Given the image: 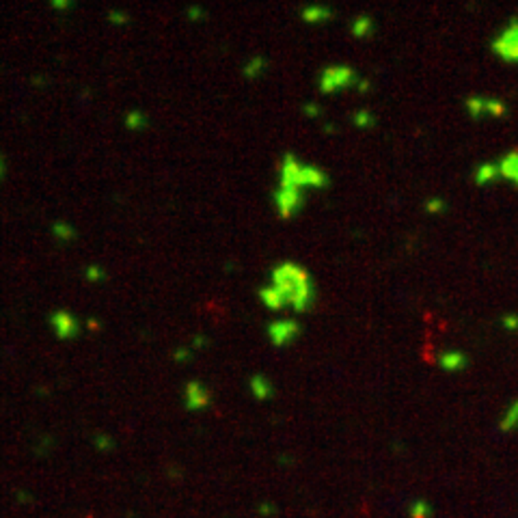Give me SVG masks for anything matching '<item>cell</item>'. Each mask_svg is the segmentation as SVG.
<instances>
[{
	"label": "cell",
	"instance_id": "obj_1",
	"mask_svg": "<svg viewBox=\"0 0 518 518\" xmlns=\"http://www.w3.org/2000/svg\"><path fill=\"white\" fill-rule=\"evenodd\" d=\"M272 288L283 296L285 307L302 313L313 305V281L302 266L294 261H285L272 270Z\"/></svg>",
	"mask_w": 518,
	"mask_h": 518
},
{
	"label": "cell",
	"instance_id": "obj_2",
	"mask_svg": "<svg viewBox=\"0 0 518 518\" xmlns=\"http://www.w3.org/2000/svg\"><path fill=\"white\" fill-rule=\"evenodd\" d=\"M359 78L361 76L348 65H329L322 69V74H320V91L329 95L344 91V89L356 86Z\"/></svg>",
	"mask_w": 518,
	"mask_h": 518
},
{
	"label": "cell",
	"instance_id": "obj_3",
	"mask_svg": "<svg viewBox=\"0 0 518 518\" xmlns=\"http://www.w3.org/2000/svg\"><path fill=\"white\" fill-rule=\"evenodd\" d=\"M492 52L503 63H518V17H510L508 26L490 44Z\"/></svg>",
	"mask_w": 518,
	"mask_h": 518
},
{
	"label": "cell",
	"instance_id": "obj_4",
	"mask_svg": "<svg viewBox=\"0 0 518 518\" xmlns=\"http://www.w3.org/2000/svg\"><path fill=\"white\" fill-rule=\"evenodd\" d=\"M275 205H277V214L283 219H294L296 214L300 212V207L305 205V192L298 188H281L275 192Z\"/></svg>",
	"mask_w": 518,
	"mask_h": 518
},
{
	"label": "cell",
	"instance_id": "obj_5",
	"mask_svg": "<svg viewBox=\"0 0 518 518\" xmlns=\"http://www.w3.org/2000/svg\"><path fill=\"white\" fill-rule=\"evenodd\" d=\"M268 335H270L272 346L285 348L300 335V324L294 322V320H277V322L268 326Z\"/></svg>",
	"mask_w": 518,
	"mask_h": 518
},
{
	"label": "cell",
	"instance_id": "obj_6",
	"mask_svg": "<svg viewBox=\"0 0 518 518\" xmlns=\"http://www.w3.org/2000/svg\"><path fill=\"white\" fill-rule=\"evenodd\" d=\"M50 324H52V329H55L57 337L63 339V342H65V339H74L78 335V331H80L78 320L69 311H55L50 317Z\"/></svg>",
	"mask_w": 518,
	"mask_h": 518
},
{
	"label": "cell",
	"instance_id": "obj_7",
	"mask_svg": "<svg viewBox=\"0 0 518 518\" xmlns=\"http://www.w3.org/2000/svg\"><path fill=\"white\" fill-rule=\"evenodd\" d=\"M329 184H331V180H329V175L322 169L302 165V171H300V188L324 190V188H329Z\"/></svg>",
	"mask_w": 518,
	"mask_h": 518
},
{
	"label": "cell",
	"instance_id": "obj_8",
	"mask_svg": "<svg viewBox=\"0 0 518 518\" xmlns=\"http://www.w3.org/2000/svg\"><path fill=\"white\" fill-rule=\"evenodd\" d=\"M210 404V393L201 382H188L186 385V408L188 410H203Z\"/></svg>",
	"mask_w": 518,
	"mask_h": 518
},
{
	"label": "cell",
	"instance_id": "obj_9",
	"mask_svg": "<svg viewBox=\"0 0 518 518\" xmlns=\"http://www.w3.org/2000/svg\"><path fill=\"white\" fill-rule=\"evenodd\" d=\"M438 365L445 371H460V369H464L469 365V359L458 350H447V352H443L438 356Z\"/></svg>",
	"mask_w": 518,
	"mask_h": 518
},
{
	"label": "cell",
	"instance_id": "obj_10",
	"mask_svg": "<svg viewBox=\"0 0 518 518\" xmlns=\"http://www.w3.org/2000/svg\"><path fill=\"white\" fill-rule=\"evenodd\" d=\"M499 177H501V167H499V163H484V165H479L477 171H475V184L477 186H488V184L497 182Z\"/></svg>",
	"mask_w": 518,
	"mask_h": 518
},
{
	"label": "cell",
	"instance_id": "obj_11",
	"mask_svg": "<svg viewBox=\"0 0 518 518\" xmlns=\"http://www.w3.org/2000/svg\"><path fill=\"white\" fill-rule=\"evenodd\" d=\"M333 15H335V11L331 7H324V5H309V7L302 9V20L309 22V24L329 22Z\"/></svg>",
	"mask_w": 518,
	"mask_h": 518
},
{
	"label": "cell",
	"instance_id": "obj_12",
	"mask_svg": "<svg viewBox=\"0 0 518 518\" xmlns=\"http://www.w3.org/2000/svg\"><path fill=\"white\" fill-rule=\"evenodd\" d=\"M499 167H501V177L514 182L518 186V149L506 154L501 160H499Z\"/></svg>",
	"mask_w": 518,
	"mask_h": 518
},
{
	"label": "cell",
	"instance_id": "obj_13",
	"mask_svg": "<svg viewBox=\"0 0 518 518\" xmlns=\"http://www.w3.org/2000/svg\"><path fill=\"white\" fill-rule=\"evenodd\" d=\"M259 300L263 302V307H268L270 311H281L285 307V300L283 296L272 288V285H268V288L259 290Z\"/></svg>",
	"mask_w": 518,
	"mask_h": 518
},
{
	"label": "cell",
	"instance_id": "obj_14",
	"mask_svg": "<svg viewBox=\"0 0 518 518\" xmlns=\"http://www.w3.org/2000/svg\"><path fill=\"white\" fill-rule=\"evenodd\" d=\"M251 391H253V396H255L257 400H268V398H272L275 387H272V382L268 380L266 376H253V380H251Z\"/></svg>",
	"mask_w": 518,
	"mask_h": 518
},
{
	"label": "cell",
	"instance_id": "obj_15",
	"mask_svg": "<svg viewBox=\"0 0 518 518\" xmlns=\"http://www.w3.org/2000/svg\"><path fill=\"white\" fill-rule=\"evenodd\" d=\"M486 102H488V98H481V95H471L467 100V113L471 115L473 121H479V119L488 117L486 115Z\"/></svg>",
	"mask_w": 518,
	"mask_h": 518
},
{
	"label": "cell",
	"instance_id": "obj_16",
	"mask_svg": "<svg viewBox=\"0 0 518 518\" xmlns=\"http://www.w3.org/2000/svg\"><path fill=\"white\" fill-rule=\"evenodd\" d=\"M371 33H373V20L369 15H359L352 22V35H354V37L363 39V37H369Z\"/></svg>",
	"mask_w": 518,
	"mask_h": 518
},
{
	"label": "cell",
	"instance_id": "obj_17",
	"mask_svg": "<svg viewBox=\"0 0 518 518\" xmlns=\"http://www.w3.org/2000/svg\"><path fill=\"white\" fill-rule=\"evenodd\" d=\"M266 67H268V63H266V59L263 57H253L251 61H248L246 65H244V69H242V74L246 76V78H259L263 71H266Z\"/></svg>",
	"mask_w": 518,
	"mask_h": 518
},
{
	"label": "cell",
	"instance_id": "obj_18",
	"mask_svg": "<svg viewBox=\"0 0 518 518\" xmlns=\"http://www.w3.org/2000/svg\"><path fill=\"white\" fill-rule=\"evenodd\" d=\"M516 427H518V400H514L510 404L508 413H506V417L501 421V430L503 432H512V430H516Z\"/></svg>",
	"mask_w": 518,
	"mask_h": 518
},
{
	"label": "cell",
	"instance_id": "obj_19",
	"mask_svg": "<svg viewBox=\"0 0 518 518\" xmlns=\"http://www.w3.org/2000/svg\"><path fill=\"white\" fill-rule=\"evenodd\" d=\"M352 121H354V126L356 128H373L376 126V117H373L369 111H356L354 113V117H352Z\"/></svg>",
	"mask_w": 518,
	"mask_h": 518
},
{
	"label": "cell",
	"instance_id": "obj_20",
	"mask_svg": "<svg viewBox=\"0 0 518 518\" xmlns=\"http://www.w3.org/2000/svg\"><path fill=\"white\" fill-rule=\"evenodd\" d=\"M506 113H508V106H506V102H501V100H494V98H488V102H486V115L488 117H506Z\"/></svg>",
	"mask_w": 518,
	"mask_h": 518
},
{
	"label": "cell",
	"instance_id": "obj_21",
	"mask_svg": "<svg viewBox=\"0 0 518 518\" xmlns=\"http://www.w3.org/2000/svg\"><path fill=\"white\" fill-rule=\"evenodd\" d=\"M445 210H447V203H445L443 199H438V196H432V199L425 201V212H430V214H441V212H445Z\"/></svg>",
	"mask_w": 518,
	"mask_h": 518
},
{
	"label": "cell",
	"instance_id": "obj_22",
	"mask_svg": "<svg viewBox=\"0 0 518 518\" xmlns=\"http://www.w3.org/2000/svg\"><path fill=\"white\" fill-rule=\"evenodd\" d=\"M501 324L508 329V331H512V333H516L518 331V313H510V315H503L501 317Z\"/></svg>",
	"mask_w": 518,
	"mask_h": 518
},
{
	"label": "cell",
	"instance_id": "obj_23",
	"mask_svg": "<svg viewBox=\"0 0 518 518\" xmlns=\"http://www.w3.org/2000/svg\"><path fill=\"white\" fill-rule=\"evenodd\" d=\"M142 126H145V117H142L140 113H132V115H128V128L136 130V128H142Z\"/></svg>",
	"mask_w": 518,
	"mask_h": 518
},
{
	"label": "cell",
	"instance_id": "obj_24",
	"mask_svg": "<svg viewBox=\"0 0 518 518\" xmlns=\"http://www.w3.org/2000/svg\"><path fill=\"white\" fill-rule=\"evenodd\" d=\"M55 234L61 236L63 240H71V238H74V231L69 229V225H57L55 227Z\"/></svg>",
	"mask_w": 518,
	"mask_h": 518
},
{
	"label": "cell",
	"instance_id": "obj_25",
	"mask_svg": "<svg viewBox=\"0 0 518 518\" xmlns=\"http://www.w3.org/2000/svg\"><path fill=\"white\" fill-rule=\"evenodd\" d=\"M356 91H359V93H367L369 91V80L367 78H359V82H356Z\"/></svg>",
	"mask_w": 518,
	"mask_h": 518
},
{
	"label": "cell",
	"instance_id": "obj_26",
	"mask_svg": "<svg viewBox=\"0 0 518 518\" xmlns=\"http://www.w3.org/2000/svg\"><path fill=\"white\" fill-rule=\"evenodd\" d=\"M305 115L309 117H320V109L315 104H305Z\"/></svg>",
	"mask_w": 518,
	"mask_h": 518
},
{
	"label": "cell",
	"instance_id": "obj_27",
	"mask_svg": "<svg viewBox=\"0 0 518 518\" xmlns=\"http://www.w3.org/2000/svg\"><path fill=\"white\" fill-rule=\"evenodd\" d=\"M111 20H113V22H117V24H119V22H126V15H119V13H111Z\"/></svg>",
	"mask_w": 518,
	"mask_h": 518
},
{
	"label": "cell",
	"instance_id": "obj_28",
	"mask_svg": "<svg viewBox=\"0 0 518 518\" xmlns=\"http://www.w3.org/2000/svg\"><path fill=\"white\" fill-rule=\"evenodd\" d=\"M0 177H3V163H0Z\"/></svg>",
	"mask_w": 518,
	"mask_h": 518
}]
</instances>
